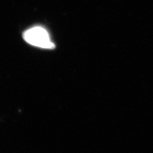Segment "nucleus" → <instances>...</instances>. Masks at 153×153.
Here are the masks:
<instances>
[{
  "label": "nucleus",
  "instance_id": "f257e3e1",
  "mask_svg": "<svg viewBox=\"0 0 153 153\" xmlns=\"http://www.w3.org/2000/svg\"><path fill=\"white\" fill-rule=\"evenodd\" d=\"M23 37L27 43L33 46L45 49L55 48L49 33L42 27L35 26L28 29L23 33Z\"/></svg>",
  "mask_w": 153,
  "mask_h": 153
}]
</instances>
